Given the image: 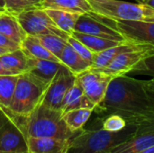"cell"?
Listing matches in <instances>:
<instances>
[{"label":"cell","mask_w":154,"mask_h":153,"mask_svg":"<svg viewBox=\"0 0 154 153\" xmlns=\"http://www.w3.org/2000/svg\"><path fill=\"white\" fill-rule=\"evenodd\" d=\"M94 111L122 116L127 124L137 126V134L154 133V114L144 80L126 75L113 78L103 101Z\"/></svg>","instance_id":"cell-1"},{"label":"cell","mask_w":154,"mask_h":153,"mask_svg":"<svg viewBox=\"0 0 154 153\" xmlns=\"http://www.w3.org/2000/svg\"><path fill=\"white\" fill-rule=\"evenodd\" d=\"M137 134V126L127 124L119 132H108L102 127L82 129L72 141L68 153H112L119 144Z\"/></svg>","instance_id":"cell-2"},{"label":"cell","mask_w":154,"mask_h":153,"mask_svg":"<svg viewBox=\"0 0 154 153\" xmlns=\"http://www.w3.org/2000/svg\"><path fill=\"white\" fill-rule=\"evenodd\" d=\"M28 136L47 137L71 141L79 132H72L62 118L60 110H54L40 104L25 119Z\"/></svg>","instance_id":"cell-3"},{"label":"cell","mask_w":154,"mask_h":153,"mask_svg":"<svg viewBox=\"0 0 154 153\" xmlns=\"http://www.w3.org/2000/svg\"><path fill=\"white\" fill-rule=\"evenodd\" d=\"M49 82L31 72L19 75L9 113L14 116L27 119L41 104Z\"/></svg>","instance_id":"cell-4"},{"label":"cell","mask_w":154,"mask_h":153,"mask_svg":"<svg viewBox=\"0 0 154 153\" xmlns=\"http://www.w3.org/2000/svg\"><path fill=\"white\" fill-rule=\"evenodd\" d=\"M92 14L101 19L154 23V8L143 3L122 0H88Z\"/></svg>","instance_id":"cell-5"},{"label":"cell","mask_w":154,"mask_h":153,"mask_svg":"<svg viewBox=\"0 0 154 153\" xmlns=\"http://www.w3.org/2000/svg\"><path fill=\"white\" fill-rule=\"evenodd\" d=\"M0 153H29L25 119L2 112L0 119Z\"/></svg>","instance_id":"cell-6"},{"label":"cell","mask_w":154,"mask_h":153,"mask_svg":"<svg viewBox=\"0 0 154 153\" xmlns=\"http://www.w3.org/2000/svg\"><path fill=\"white\" fill-rule=\"evenodd\" d=\"M15 16L24 32L29 35L39 36L55 34L64 38L69 36V34L66 33L56 25L43 8L26 10L17 14Z\"/></svg>","instance_id":"cell-7"},{"label":"cell","mask_w":154,"mask_h":153,"mask_svg":"<svg viewBox=\"0 0 154 153\" xmlns=\"http://www.w3.org/2000/svg\"><path fill=\"white\" fill-rule=\"evenodd\" d=\"M125 41L154 48V23L142 21L108 20ZM154 50V49H153Z\"/></svg>","instance_id":"cell-8"},{"label":"cell","mask_w":154,"mask_h":153,"mask_svg":"<svg viewBox=\"0 0 154 153\" xmlns=\"http://www.w3.org/2000/svg\"><path fill=\"white\" fill-rule=\"evenodd\" d=\"M75 81L76 75L64 65L50 81L41 104L51 109L61 111L63 98Z\"/></svg>","instance_id":"cell-9"},{"label":"cell","mask_w":154,"mask_h":153,"mask_svg":"<svg viewBox=\"0 0 154 153\" xmlns=\"http://www.w3.org/2000/svg\"><path fill=\"white\" fill-rule=\"evenodd\" d=\"M114 77L89 69L76 76L77 81L81 86L84 94L96 106V107L103 101L108 85Z\"/></svg>","instance_id":"cell-10"},{"label":"cell","mask_w":154,"mask_h":153,"mask_svg":"<svg viewBox=\"0 0 154 153\" xmlns=\"http://www.w3.org/2000/svg\"><path fill=\"white\" fill-rule=\"evenodd\" d=\"M74 31L116 41H125L124 37L114 27L89 13L80 14L76 23Z\"/></svg>","instance_id":"cell-11"},{"label":"cell","mask_w":154,"mask_h":153,"mask_svg":"<svg viewBox=\"0 0 154 153\" xmlns=\"http://www.w3.org/2000/svg\"><path fill=\"white\" fill-rule=\"evenodd\" d=\"M152 50H131L117 55L106 67L97 69L112 77L126 75L143 57L151 53Z\"/></svg>","instance_id":"cell-12"},{"label":"cell","mask_w":154,"mask_h":153,"mask_svg":"<svg viewBox=\"0 0 154 153\" xmlns=\"http://www.w3.org/2000/svg\"><path fill=\"white\" fill-rule=\"evenodd\" d=\"M154 48L147 45L137 44L128 41H124L118 45L106 49L103 51L97 52L94 54L93 62L91 65V69H99L106 67L117 55L131 50H152Z\"/></svg>","instance_id":"cell-13"},{"label":"cell","mask_w":154,"mask_h":153,"mask_svg":"<svg viewBox=\"0 0 154 153\" xmlns=\"http://www.w3.org/2000/svg\"><path fill=\"white\" fill-rule=\"evenodd\" d=\"M71 141L28 136L29 153H68Z\"/></svg>","instance_id":"cell-14"},{"label":"cell","mask_w":154,"mask_h":153,"mask_svg":"<svg viewBox=\"0 0 154 153\" xmlns=\"http://www.w3.org/2000/svg\"><path fill=\"white\" fill-rule=\"evenodd\" d=\"M0 33L19 46L27 35L16 16L7 11L0 12Z\"/></svg>","instance_id":"cell-15"},{"label":"cell","mask_w":154,"mask_h":153,"mask_svg":"<svg viewBox=\"0 0 154 153\" xmlns=\"http://www.w3.org/2000/svg\"><path fill=\"white\" fill-rule=\"evenodd\" d=\"M79 108H88L95 110L96 106L87 97L81 86L76 79L75 83L69 89L63 98L61 104V112L64 114L68 111Z\"/></svg>","instance_id":"cell-16"},{"label":"cell","mask_w":154,"mask_h":153,"mask_svg":"<svg viewBox=\"0 0 154 153\" xmlns=\"http://www.w3.org/2000/svg\"><path fill=\"white\" fill-rule=\"evenodd\" d=\"M63 66L59 61L28 58V72L32 73L49 83Z\"/></svg>","instance_id":"cell-17"},{"label":"cell","mask_w":154,"mask_h":153,"mask_svg":"<svg viewBox=\"0 0 154 153\" xmlns=\"http://www.w3.org/2000/svg\"><path fill=\"white\" fill-rule=\"evenodd\" d=\"M0 61L3 67L12 75H21L28 72V57L21 48L1 55Z\"/></svg>","instance_id":"cell-18"},{"label":"cell","mask_w":154,"mask_h":153,"mask_svg":"<svg viewBox=\"0 0 154 153\" xmlns=\"http://www.w3.org/2000/svg\"><path fill=\"white\" fill-rule=\"evenodd\" d=\"M154 145V133L135 134L116 146L112 153H141Z\"/></svg>","instance_id":"cell-19"},{"label":"cell","mask_w":154,"mask_h":153,"mask_svg":"<svg viewBox=\"0 0 154 153\" xmlns=\"http://www.w3.org/2000/svg\"><path fill=\"white\" fill-rule=\"evenodd\" d=\"M60 60L76 76L91 69V64L83 59L69 43L63 49Z\"/></svg>","instance_id":"cell-20"},{"label":"cell","mask_w":154,"mask_h":153,"mask_svg":"<svg viewBox=\"0 0 154 153\" xmlns=\"http://www.w3.org/2000/svg\"><path fill=\"white\" fill-rule=\"evenodd\" d=\"M20 48L27 55L28 58L49 60L60 62L59 58L54 56L47 49L44 48V46L40 42L39 39L36 36L27 34L23 42L21 43Z\"/></svg>","instance_id":"cell-21"},{"label":"cell","mask_w":154,"mask_h":153,"mask_svg":"<svg viewBox=\"0 0 154 153\" xmlns=\"http://www.w3.org/2000/svg\"><path fill=\"white\" fill-rule=\"evenodd\" d=\"M43 9H58L79 14L91 12L88 0H43Z\"/></svg>","instance_id":"cell-22"},{"label":"cell","mask_w":154,"mask_h":153,"mask_svg":"<svg viewBox=\"0 0 154 153\" xmlns=\"http://www.w3.org/2000/svg\"><path fill=\"white\" fill-rule=\"evenodd\" d=\"M48 15L52 19L56 25L68 34H71L74 31L76 23L80 16L79 14L67 12L58 9H45Z\"/></svg>","instance_id":"cell-23"},{"label":"cell","mask_w":154,"mask_h":153,"mask_svg":"<svg viewBox=\"0 0 154 153\" xmlns=\"http://www.w3.org/2000/svg\"><path fill=\"white\" fill-rule=\"evenodd\" d=\"M79 41H81L83 44H85L89 50H91L94 53L103 51L106 49H109L111 47H114L116 45H118L122 41H116L95 35H90V34H86V33H81L78 32H72L70 34Z\"/></svg>","instance_id":"cell-24"},{"label":"cell","mask_w":154,"mask_h":153,"mask_svg":"<svg viewBox=\"0 0 154 153\" xmlns=\"http://www.w3.org/2000/svg\"><path fill=\"white\" fill-rule=\"evenodd\" d=\"M19 75H0V110L8 111Z\"/></svg>","instance_id":"cell-25"},{"label":"cell","mask_w":154,"mask_h":153,"mask_svg":"<svg viewBox=\"0 0 154 153\" xmlns=\"http://www.w3.org/2000/svg\"><path fill=\"white\" fill-rule=\"evenodd\" d=\"M93 111V109L88 108L74 109L62 114V118L72 132H79L90 118Z\"/></svg>","instance_id":"cell-26"},{"label":"cell","mask_w":154,"mask_h":153,"mask_svg":"<svg viewBox=\"0 0 154 153\" xmlns=\"http://www.w3.org/2000/svg\"><path fill=\"white\" fill-rule=\"evenodd\" d=\"M40 42L51 53L60 59V54L68 43V38H64L55 34H46L36 36Z\"/></svg>","instance_id":"cell-27"},{"label":"cell","mask_w":154,"mask_h":153,"mask_svg":"<svg viewBox=\"0 0 154 153\" xmlns=\"http://www.w3.org/2000/svg\"><path fill=\"white\" fill-rule=\"evenodd\" d=\"M43 0H5V11L16 15L17 14L34 8H42Z\"/></svg>","instance_id":"cell-28"},{"label":"cell","mask_w":154,"mask_h":153,"mask_svg":"<svg viewBox=\"0 0 154 153\" xmlns=\"http://www.w3.org/2000/svg\"><path fill=\"white\" fill-rule=\"evenodd\" d=\"M134 75H148L154 78V52L146 55L129 71Z\"/></svg>","instance_id":"cell-29"},{"label":"cell","mask_w":154,"mask_h":153,"mask_svg":"<svg viewBox=\"0 0 154 153\" xmlns=\"http://www.w3.org/2000/svg\"><path fill=\"white\" fill-rule=\"evenodd\" d=\"M126 125V121L122 116L116 114L108 115L102 123V128L108 132H119L125 128Z\"/></svg>","instance_id":"cell-30"},{"label":"cell","mask_w":154,"mask_h":153,"mask_svg":"<svg viewBox=\"0 0 154 153\" xmlns=\"http://www.w3.org/2000/svg\"><path fill=\"white\" fill-rule=\"evenodd\" d=\"M68 43L86 60H88L91 65L93 62V58H94V52L89 50L85 44H83L81 41H79V40H77L76 38H74L73 36L69 35L68 37Z\"/></svg>","instance_id":"cell-31"},{"label":"cell","mask_w":154,"mask_h":153,"mask_svg":"<svg viewBox=\"0 0 154 153\" xmlns=\"http://www.w3.org/2000/svg\"><path fill=\"white\" fill-rule=\"evenodd\" d=\"M0 47L10 50H16V49L20 48V46L18 44H16L15 42L10 41L9 39H7L6 37H5L1 33H0Z\"/></svg>","instance_id":"cell-32"},{"label":"cell","mask_w":154,"mask_h":153,"mask_svg":"<svg viewBox=\"0 0 154 153\" xmlns=\"http://www.w3.org/2000/svg\"><path fill=\"white\" fill-rule=\"evenodd\" d=\"M146 92H147V96H148V98H149V101H150L152 110L154 114V90L146 87Z\"/></svg>","instance_id":"cell-33"},{"label":"cell","mask_w":154,"mask_h":153,"mask_svg":"<svg viewBox=\"0 0 154 153\" xmlns=\"http://www.w3.org/2000/svg\"><path fill=\"white\" fill-rule=\"evenodd\" d=\"M144 85L147 88L154 90V78H152L150 80H144Z\"/></svg>","instance_id":"cell-34"},{"label":"cell","mask_w":154,"mask_h":153,"mask_svg":"<svg viewBox=\"0 0 154 153\" xmlns=\"http://www.w3.org/2000/svg\"><path fill=\"white\" fill-rule=\"evenodd\" d=\"M136 1H138V3H143V4L148 5L154 8V0H136Z\"/></svg>","instance_id":"cell-35"},{"label":"cell","mask_w":154,"mask_h":153,"mask_svg":"<svg viewBox=\"0 0 154 153\" xmlns=\"http://www.w3.org/2000/svg\"><path fill=\"white\" fill-rule=\"evenodd\" d=\"M0 75H12L9 71H7L2 65L1 61H0Z\"/></svg>","instance_id":"cell-36"},{"label":"cell","mask_w":154,"mask_h":153,"mask_svg":"<svg viewBox=\"0 0 154 153\" xmlns=\"http://www.w3.org/2000/svg\"><path fill=\"white\" fill-rule=\"evenodd\" d=\"M5 11V0H0V12Z\"/></svg>","instance_id":"cell-37"},{"label":"cell","mask_w":154,"mask_h":153,"mask_svg":"<svg viewBox=\"0 0 154 153\" xmlns=\"http://www.w3.org/2000/svg\"><path fill=\"white\" fill-rule=\"evenodd\" d=\"M141 153H154V145L153 146H152V147H150L149 149L145 150L144 151H143V152H141Z\"/></svg>","instance_id":"cell-38"},{"label":"cell","mask_w":154,"mask_h":153,"mask_svg":"<svg viewBox=\"0 0 154 153\" xmlns=\"http://www.w3.org/2000/svg\"><path fill=\"white\" fill-rule=\"evenodd\" d=\"M9 50H7V49H5V48L0 47V56L3 55V54H5V52H7V51H9Z\"/></svg>","instance_id":"cell-39"},{"label":"cell","mask_w":154,"mask_h":153,"mask_svg":"<svg viewBox=\"0 0 154 153\" xmlns=\"http://www.w3.org/2000/svg\"><path fill=\"white\" fill-rule=\"evenodd\" d=\"M1 116H2V111L0 110V119H1Z\"/></svg>","instance_id":"cell-40"},{"label":"cell","mask_w":154,"mask_h":153,"mask_svg":"<svg viewBox=\"0 0 154 153\" xmlns=\"http://www.w3.org/2000/svg\"><path fill=\"white\" fill-rule=\"evenodd\" d=\"M152 52H154V50H153V49H152Z\"/></svg>","instance_id":"cell-41"}]
</instances>
